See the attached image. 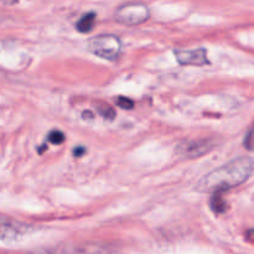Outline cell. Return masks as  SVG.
Returning a JSON list of instances; mask_svg holds the SVG:
<instances>
[{"instance_id":"6da1fadb","label":"cell","mask_w":254,"mask_h":254,"mask_svg":"<svg viewBox=\"0 0 254 254\" xmlns=\"http://www.w3.org/2000/svg\"><path fill=\"white\" fill-rule=\"evenodd\" d=\"M254 171L253 159L242 156L206 174L196 184L200 192L215 193L231 190L245 184Z\"/></svg>"},{"instance_id":"7a4b0ae2","label":"cell","mask_w":254,"mask_h":254,"mask_svg":"<svg viewBox=\"0 0 254 254\" xmlns=\"http://www.w3.org/2000/svg\"><path fill=\"white\" fill-rule=\"evenodd\" d=\"M87 49L101 59L114 61L122 52V41L116 35H99L89 40Z\"/></svg>"},{"instance_id":"3957f363","label":"cell","mask_w":254,"mask_h":254,"mask_svg":"<svg viewBox=\"0 0 254 254\" xmlns=\"http://www.w3.org/2000/svg\"><path fill=\"white\" fill-rule=\"evenodd\" d=\"M150 17V10L143 2H127L122 5L114 12L117 22L127 26H136L148 21Z\"/></svg>"},{"instance_id":"277c9868","label":"cell","mask_w":254,"mask_h":254,"mask_svg":"<svg viewBox=\"0 0 254 254\" xmlns=\"http://www.w3.org/2000/svg\"><path fill=\"white\" fill-rule=\"evenodd\" d=\"M215 148V141L211 139H200L180 143L175 149V154L180 159H197L206 155Z\"/></svg>"},{"instance_id":"5b68a950","label":"cell","mask_w":254,"mask_h":254,"mask_svg":"<svg viewBox=\"0 0 254 254\" xmlns=\"http://www.w3.org/2000/svg\"><path fill=\"white\" fill-rule=\"evenodd\" d=\"M174 54L179 64L183 66H205L208 64L207 51L202 47L192 50L176 49Z\"/></svg>"},{"instance_id":"8992f818","label":"cell","mask_w":254,"mask_h":254,"mask_svg":"<svg viewBox=\"0 0 254 254\" xmlns=\"http://www.w3.org/2000/svg\"><path fill=\"white\" fill-rule=\"evenodd\" d=\"M29 226L0 216V240L15 241L26 235Z\"/></svg>"},{"instance_id":"52a82bcc","label":"cell","mask_w":254,"mask_h":254,"mask_svg":"<svg viewBox=\"0 0 254 254\" xmlns=\"http://www.w3.org/2000/svg\"><path fill=\"white\" fill-rule=\"evenodd\" d=\"M52 254H114L113 250L107 245H99V243H87L82 246H74V247L59 248L54 251Z\"/></svg>"},{"instance_id":"ba28073f","label":"cell","mask_w":254,"mask_h":254,"mask_svg":"<svg viewBox=\"0 0 254 254\" xmlns=\"http://www.w3.org/2000/svg\"><path fill=\"white\" fill-rule=\"evenodd\" d=\"M94 24H96V14L93 11L87 12L78 20V22L76 24V29L82 34H87L93 30Z\"/></svg>"},{"instance_id":"9c48e42d","label":"cell","mask_w":254,"mask_h":254,"mask_svg":"<svg viewBox=\"0 0 254 254\" xmlns=\"http://www.w3.org/2000/svg\"><path fill=\"white\" fill-rule=\"evenodd\" d=\"M211 208H212L213 212L216 213H223L227 210V205L223 201L221 192H215L213 193L212 198H211Z\"/></svg>"},{"instance_id":"30bf717a","label":"cell","mask_w":254,"mask_h":254,"mask_svg":"<svg viewBox=\"0 0 254 254\" xmlns=\"http://www.w3.org/2000/svg\"><path fill=\"white\" fill-rule=\"evenodd\" d=\"M47 139H49L50 143L57 144V145H60V144L64 143V139H66V136H64V134L62 133V131L52 130L51 133L49 134V136H47Z\"/></svg>"},{"instance_id":"8fae6325","label":"cell","mask_w":254,"mask_h":254,"mask_svg":"<svg viewBox=\"0 0 254 254\" xmlns=\"http://www.w3.org/2000/svg\"><path fill=\"white\" fill-rule=\"evenodd\" d=\"M98 112L103 118L109 119V121H113L114 117H116V112H114V109L112 108L111 106H108V104H107V106L98 107Z\"/></svg>"},{"instance_id":"7c38bea8","label":"cell","mask_w":254,"mask_h":254,"mask_svg":"<svg viewBox=\"0 0 254 254\" xmlns=\"http://www.w3.org/2000/svg\"><path fill=\"white\" fill-rule=\"evenodd\" d=\"M117 106L122 109H133L134 108V102L131 99L127 98V97H118L117 98Z\"/></svg>"},{"instance_id":"4fadbf2b","label":"cell","mask_w":254,"mask_h":254,"mask_svg":"<svg viewBox=\"0 0 254 254\" xmlns=\"http://www.w3.org/2000/svg\"><path fill=\"white\" fill-rule=\"evenodd\" d=\"M84 153H86V149H84L83 146H77V148L73 150L74 156H78V158H79V156L83 155Z\"/></svg>"},{"instance_id":"5bb4252c","label":"cell","mask_w":254,"mask_h":254,"mask_svg":"<svg viewBox=\"0 0 254 254\" xmlns=\"http://www.w3.org/2000/svg\"><path fill=\"white\" fill-rule=\"evenodd\" d=\"M0 2L4 5H16L19 0H0Z\"/></svg>"}]
</instances>
